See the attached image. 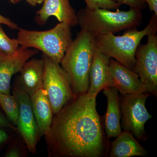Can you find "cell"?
<instances>
[{
  "instance_id": "3957f363",
  "label": "cell",
  "mask_w": 157,
  "mask_h": 157,
  "mask_svg": "<svg viewBox=\"0 0 157 157\" xmlns=\"http://www.w3.org/2000/svg\"><path fill=\"white\" fill-rule=\"evenodd\" d=\"M157 31V15L153 13L148 24L142 30L130 29L121 36L107 34L96 36V48L109 58L134 70L135 54L140 42L145 36L156 33Z\"/></svg>"
},
{
  "instance_id": "603a6c76",
  "label": "cell",
  "mask_w": 157,
  "mask_h": 157,
  "mask_svg": "<svg viewBox=\"0 0 157 157\" xmlns=\"http://www.w3.org/2000/svg\"><path fill=\"white\" fill-rule=\"evenodd\" d=\"M0 24H4L8 26L11 29H17L18 26L15 23L8 17H6L0 14Z\"/></svg>"
},
{
  "instance_id": "4316f807",
  "label": "cell",
  "mask_w": 157,
  "mask_h": 157,
  "mask_svg": "<svg viewBox=\"0 0 157 157\" xmlns=\"http://www.w3.org/2000/svg\"><path fill=\"white\" fill-rule=\"evenodd\" d=\"M26 1L31 6H35L42 4L45 0H26Z\"/></svg>"
},
{
  "instance_id": "6da1fadb",
  "label": "cell",
  "mask_w": 157,
  "mask_h": 157,
  "mask_svg": "<svg viewBox=\"0 0 157 157\" xmlns=\"http://www.w3.org/2000/svg\"><path fill=\"white\" fill-rule=\"evenodd\" d=\"M97 97L77 96L53 117L45 135L50 155L59 157H101L104 139Z\"/></svg>"
},
{
  "instance_id": "7c38bea8",
  "label": "cell",
  "mask_w": 157,
  "mask_h": 157,
  "mask_svg": "<svg viewBox=\"0 0 157 157\" xmlns=\"http://www.w3.org/2000/svg\"><path fill=\"white\" fill-rule=\"evenodd\" d=\"M51 16L71 27L78 25L77 14L70 0H45L41 9L36 12V22L39 25H44Z\"/></svg>"
},
{
  "instance_id": "484cf974",
  "label": "cell",
  "mask_w": 157,
  "mask_h": 157,
  "mask_svg": "<svg viewBox=\"0 0 157 157\" xmlns=\"http://www.w3.org/2000/svg\"><path fill=\"white\" fill-rule=\"evenodd\" d=\"M9 138L8 133L3 129L0 128V146L6 142Z\"/></svg>"
},
{
  "instance_id": "ac0fdd59",
  "label": "cell",
  "mask_w": 157,
  "mask_h": 157,
  "mask_svg": "<svg viewBox=\"0 0 157 157\" xmlns=\"http://www.w3.org/2000/svg\"><path fill=\"white\" fill-rule=\"evenodd\" d=\"M0 106L13 125L16 126L19 115V105L17 98L13 95L0 93Z\"/></svg>"
},
{
  "instance_id": "7a4b0ae2",
  "label": "cell",
  "mask_w": 157,
  "mask_h": 157,
  "mask_svg": "<svg viewBox=\"0 0 157 157\" xmlns=\"http://www.w3.org/2000/svg\"><path fill=\"white\" fill-rule=\"evenodd\" d=\"M96 49L95 37L81 29L60 62L61 66L69 77L72 90L76 96L87 92L90 70Z\"/></svg>"
},
{
  "instance_id": "ffe728a7",
  "label": "cell",
  "mask_w": 157,
  "mask_h": 157,
  "mask_svg": "<svg viewBox=\"0 0 157 157\" xmlns=\"http://www.w3.org/2000/svg\"><path fill=\"white\" fill-rule=\"evenodd\" d=\"M86 8L90 10L104 9L107 10L118 9L121 6L113 0H84Z\"/></svg>"
},
{
  "instance_id": "d4e9b609",
  "label": "cell",
  "mask_w": 157,
  "mask_h": 157,
  "mask_svg": "<svg viewBox=\"0 0 157 157\" xmlns=\"http://www.w3.org/2000/svg\"><path fill=\"white\" fill-rule=\"evenodd\" d=\"M5 156L7 157H19L21 156V152L17 148L14 147L11 149L7 152Z\"/></svg>"
},
{
  "instance_id": "5b68a950",
  "label": "cell",
  "mask_w": 157,
  "mask_h": 157,
  "mask_svg": "<svg viewBox=\"0 0 157 157\" xmlns=\"http://www.w3.org/2000/svg\"><path fill=\"white\" fill-rule=\"evenodd\" d=\"M71 28L66 23L59 22L47 31L19 29L17 39L20 46L41 51L43 54L60 64L73 40Z\"/></svg>"
},
{
  "instance_id": "8fae6325",
  "label": "cell",
  "mask_w": 157,
  "mask_h": 157,
  "mask_svg": "<svg viewBox=\"0 0 157 157\" xmlns=\"http://www.w3.org/2000/svg\"><path fill=\"white\" fill-rule=\"evenodd\" d=\"M110 59L96 48L89 73V86L86 94L97 97L102 90L114 86L109 67Z\"/></svg>"
},
{
  "instance_id": "ba28073f",
  "label": "cell",
  "mask_w": 157,
  "mask_h": 157,
  "mask_svg": "<svg viewBox=\"0 0 157 157\" xmlns=\"http://www.w3.org/2000/svg\"><path fill=\"white\" fill-rule=\"evenodd\" d=\"M136 63L134 71L138 74L145 86L147 93L157 94V36H147L144 45L140 44L135 54Z\"/></svg>"
},
{
  "instance_id": "5bb4252c",
  "label": "cell",
  "mask_w": 157,
  "mask_h": 157,
  "mask_svg": "<svg viewBox=\"0 0 157 157\" xmlns=\"http://www.w3.org/2000/svg\"><path fill=\"white\" fill-rule=\"evenodd\" d=\"M15 86L31 97L42 89L44 61L42 59H30L20 70Z\"/></svg>"
},
{
  "instance_id": "e0dca14e",
  "label": "cell",
  "mask_w": 157,
  "mask_h": 157,
  "mask_svg": "<svg viewBox=\"0 0 157 157\" xmlns=\"http://www.w3.org/2000/svg\"><path fill=\"white\" fill-rule=\"evenodd\" d=\"M145 149L136 140L131 132H121L111 144L110 157L145 156Z\"/></svg>"
},
{
  "instance_id": "2e32d148",
  "label": "cell",
  "mask_w": 157,
  "mask_h": 157,
  "mask_svg": "<svg viewBox=\"0 0 157 157\" xmlns=\"http://www.w3.org/2000/svg\"><path fill=\"white\" fill-rule=\"evenodd\" d=\"M31 105L39 129V136H45L50 129L53 112L43 89L30 97Z\"/></svg>"
},
{
  "instance_id": "83f0119b",
  "label": "cell",
  "mask_w": 157,
  "mask_h": 157,
  "mask_svg": "<svg viewBox=\"0 0 157 157\" xmlns=\"http://www.w3.org/2000/svg\"><path fill=\"white\" fill-rule=\"evenodd\" d=\"M9 2L12 3V4H16L19 2H20L21 0H9Z\"/></svg>"
},
{
  "instance_id": "9a60e30c",
  "label": "cell",
  "mask_w": 157,
  "mask_h": 157,
  "mask_svg": "<svg viewBox=\"0 0 157 157\" xmlns=\"http://www.w3.org/2000/svg\"><path fill=\"white\" fill-rule=\"evenodd\" d=\"M104 94L107 99V110L104 117L105 132L108 138L116 137L121 132V112L118 90L114 86L106 88Z\"/></svg>"
},
{
  "instance_id": "7402d4cb",
  "label": "cell",
  "mask_w": 157,
  "mask_h": 157,
  "mask_svg": "<svg viewBox=\"0 0 157 157\" xmlns=\"http://www.w3.org/2000/svg\"><path fill=\"white\" fill-rule=\"evenodd\" d=\"M7 128L13 130L15 132H17V128L9 121L7 117H6L0 110V128Z\"/></svg>"
},
{
  "instance_id": "44dd1931",
  "label": "cell",
  "mask_w": 157,
  "mask_h": 157,
  "mask_svg": "<svg viewBox=\"0 0 157 157\" xmlns=\"http://www.w3.org/2000/svg\"><path fill=\"white\" fill-rule=\"evenodd\" d=\"M120 5H125L131 9L144 10L146 8V4L143 0H113Z\"/></svg>"
},
{
  "instance_id": "cb8c5ba5",
  "label": "cell",
  "mask_w": 157,
  "mask_h": 157,
  "mask_svg": "<svg viewBox=\"0 0 157 157\" xmlns=\"http://www.w3.org/2000/svg\"><path fill=\"white\" fill-rule=\"evenodd\" d=\"M148 6L150 11L157 15V0H143Z\"/></svg>"
},
{
  "instance_id": "52a82bcc",
  "label": "cell",
  "mask_w": 157,
  "mask_h": 157,
  "mask_svg": "<svg viewBox=\"0 0 157 157\" xmlns=\"http://www.w3.org/2000/svg\"><path fill=\"white\" fill-rule=\"evenodd\" d=\"M123 95L120 102L123 128L132 133L137 139L145 140L144 125L152 117L145 107L149 94L143 93Z\"/></svg>"
},
{
  "instance_id": "4fadbf2b",
  "label": "cell",
  "mask_w": 157,
  "mask_h": 157,
  "mask_svg": "<svg viewBox=\"0 0 157 157\" xmlns=\"http://www.w3.org/2000/svg\"><path fill=\"white\" fill-rule=\"evenodd\" d=\"M109 67L114 86L122 95L147 93L138 74L114 59H110Z\"/></svg>"
},
{
  "instance_id": "8992f818",
  "label": "cell",
  "mask_w": 157,
  "mask_h": 157,
  "mask_svg": "<svg viewBox=\"0 0 157 157\" xmlns=\"http://www.w3.org/2000/svg\"><path fill=\"white\" fill-rule=\"evenodd\" d=\"M42 59L44 61L42 89L55 115L77 96L72 90L69 77L60 64L44 54Z\"/></svg>"
},
{
  "instance_id": "277c9868",
  "label": "cell",
  "mask_w": 157,
  "mask_h": 157,
  "mask_svg": "<svg viewBox=\"0 0 157 157\" xmlns=\"http://www.w3.org/2000/svg\"><path fill=\"white\" fill-rule=\"evenodd\" d=\"M76 14L81 29L94 37L137 28L142 23L143 17L141 10L131 8L127 11L117 9L112 11L104 9L90 10L86 7Z\"/></svg>"
},
{
  "instance_id": "30bf717a",
  "label": "cell",
  "mask_w": 157,
  "mask_h": 157,
  "mask_svg": "<svg viewBox=\"0 0 157 157\" xmlns=\"http://www.w3.org/2000/svg\"><path fill=\"white\" fill-rule=\"evenodd\" d=\"M38 53L36 49L20 46L13 55L0 54V93L10 94L12 76L19 73L25 63Z\"/></svg>"
},
{
  "instance_id": "d6986e66",
  "label": "cell",
  "mask_w": 157,
  "mask_h": 157,
  "mask_svg": "<svg viewBox=\"0 0 157 157\" xmlns=\"http://www.w3.org/2000/svg\"><path fill=\"white\" fill-rule=\"evenodd\" d=\"M17 39H11L3 30L0 24V54L5 55H13L17 52L19 47Z\"/></svg>"
},
{
  "instance_id": "9c48e42d",
  "label": "cell",
  "mask_w": 157,
  "mask_h": 157,
  "mask_svg": "<svg viewBox=\"0 0 157 157\" xmlns=\"http://www.w3.org/2000/svg\"><path fill=\"white\" fill-rule=\"evenodd\" d=\"M12 94L17 98L19 105V115L16 128L25 142L29 151L36 153V145L39 138V129L35 119L30 97L14 86Z\"/></svg>"
}]
</instances>
